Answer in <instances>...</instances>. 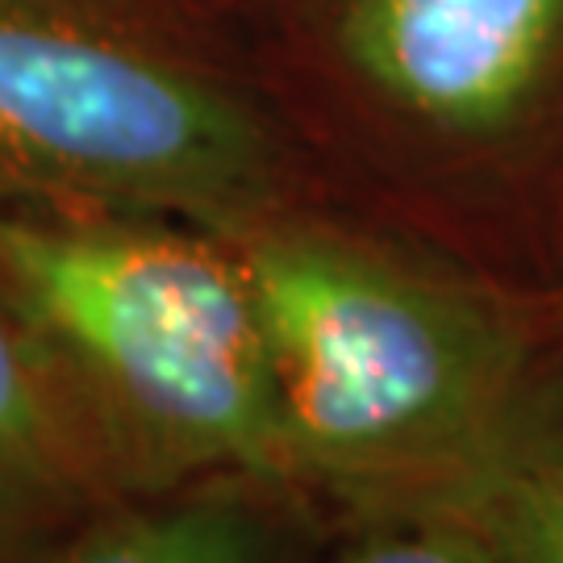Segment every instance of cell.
Masks as SVG:
<instances>
[{
  "mask_svg": "<svg viewBox=\"0 0 563 563\" xmlns=\"http://www.w3.org/2000/svg\"><path fill=\"white\" fill-rule=\"evenodd\" d=\"M246 92L109 0H0V213L97 209L234 234L284 209Z\"/></svg>",
  "mask_w": 563,
  "mask_h": 563,
  "instance_id": "3",
  "label": "cell"
},
{
  "mask_svg": "<svg viewBox=\"0 0 563 563\" xmlns=\"http://www.w3.org/2000/svg\"><path fill=\"white\" fill-rule=\"evenodd\" d=\"M225 239L260 301L288 488L443 509L555 446L539 334L493 288L288 209Z\"/></svg>",
  "mask_w": 563,
  "mask_h": 563,
  "instance_id": "1",
  "label": "cell"
},
{
  "mask_svg": "<svg viewBox=\"0 0 563 563\" xmlns=\"http://www.w3.org/2000/svg\"><path fill=\"white\" fill-rule=\"evenodd\" d=\"M334 46L397 118L493 146L539 113L563 63V0H342Z\"/></svg>",
  "mask_w": 563,
  "mask_h": 563,
  "instance_id": "4",
  "label": "cell"
},
{
  "mask_svg": "<svg viewBox=\"0 0 563 563\" xmlns=\"http://www.w3.org/2000/svg\"><path fill=\"white\" fill-rule=\"evenodd\" d=\"M121 497L30 325L0 292V563H34Z\"/></svg>",
  "mask_w": 563,
  "mask_h": 563,
  "instance_id": "5",
  "label": "cell"
},
{
  "mask_svg": "<svg viewBox=\"0 0 563 563\" xmlns=\"http://www.w3.org/2000/svg\"><path fill=\"white\" fill-rule=\"evenodd\" d=\"M284 484L205 481L118 501L34 563H288Z\"/></svg>",
  "mask_w": 563,
  "mask_h": 563,
  "instance_id": "6",
  "label": "cell"
},
{
  "mask_svg": "<svg viewBox=\"0 0 563 563\" xmlns=\"http://www.w3.org/2000/svg\"><path fill=\"white\" fill-rule=\"evenodd\" d=\"M339 563H497L467 522L434 509L380 514V522L342 551Z\"/></svg>",
  "mask_w": 563,
  "mask_h": 563,
  "instance_id": "8",
  "label": "cell"
},
{
  "mask_svg": "<svg viewBox=\"0 0 563 563\" xmlns=\"http://www.w3.org/2000/svg\"><path fill=\"white\" fill-rule=\"evenodd\" d=\"M0 292L121 501L225 476L288 488L260 301L225 234L146 213L4 209Z\"/></svg>",
  "mask_w": 563,
  "mask_h": 563,
  "instance_id": "2",
  "label": "cell"
},
{
  "mask_svg": "<svg viewBox=\"0 0 563 563\" xmlns=\"http://www.w3.org/2000/svg\"><path fill=\"white\" fill-rule=\"evenodd\" d=\"M434 514L472 526L497 563H563V451L505 463Z\"/></svg>",
  "mask_w": 563,
  "mask_h": 563,
  "instance_id": "7",
  "label": "cell"
}]
</instances>
